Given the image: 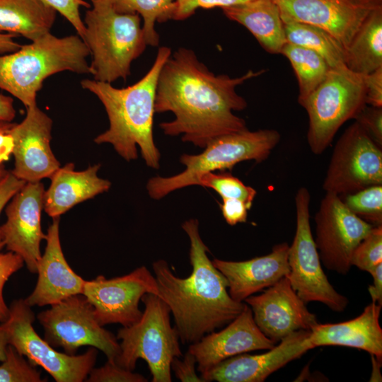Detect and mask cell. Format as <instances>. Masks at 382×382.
I'll return each mask as SVG.
<instances>
[{
	"label": "cell",
	"instance_id": "obj_45",
	"mask_svg": "<svg viewBox=\"0 0 382 382\" xmlns=\"http://www.w3.org/2000/svg\"><path fill=\"white\" fill-rule=\"evenodd\" d=\"M373 284L368 288L372 301L382 306V263L378 264L370 273Z\"/></svg>",
	"mask_w": 382,
	"mask_h": 382
},
{
	"label": "cell",
	"instance_id": "obj_21",
	"mask_svg": "<svg viewBox=\"0 0 382 382\" xmlns=\"http://www.w3.org/2000/svg\"><path fill=\"white\" fill-rule=\"evenodd\" d=\"M59 219L54 218L47 228L45 250L37 266V281L25 299L30 307L51 306L83 292L85 280L70 267L62 252Z\"/></svg>",
	"mask_w": 382,
	"mask_h": 382
},
{
	"label": "cell",
	"instance_id": "obj_26",
	"mask_svg": "<svg viewBox=\"0 0 382 382\" xmlns=\"http://www.w3.org/2000/svg\"><path fill=\"white\" fill-rule=\"evenodd\" d=\"M57 13L41 0H0V32L36 40L50 33Z\"/></svg>",
	"mask_w": 382,
	"mask_h": 382
},
{
	"label": "cell",
	"instance_id": "obj_34",
	"mask_svg": "<svg viewBox=\"0 0 382 382\" xmlns=\"http://www.w3.org/2000/svg\"><path fill=\"white\" fill-rule=\"evenodd\" d=\"M40 372L11 345L0 364V382H42Z\"/></svg>",
	"mask_w": 382,
	"mask_h": 382
},
{
	"label": "cell",
	"instance_id": "obj_10",
	"mask_svg": "<svg viewBox=\"0 0 382 382\" xmlns=\"http://www.w3.org/2000/svg\"><path fill=\"white\" fill-rule=\"evenodd\" d=\"M35 315L25 299L14 300L8 317L1 323L8 345L25 356L34 366L42 367L57 382H82L93 368L98 351L91 347L81 355H69L54 349L35 331Z\"/></svg>",
	"mask_w": 382,
	"mask_h": 382
},
{
	"label": "cell",
	"instance_id": "obj_17",
	"mask_svg": "<svg viewBox=\"0 0 382 382\" xmlns=\"http://www.w3.org/2000/svg\"><path fill=\"white\" fill-rule=\"evenodd\" d=\"M26 110L25 118L10 130L14 158L11 171L25 183L39 182L50 178L60 163L50 146L52 119L37 105Z\"/></svg>",
	"mask_w": 382,
	"mask_h": 382
},
{
	"label": "cell",
	"instance_id": "obj_22",
	"mask_svg": "<svg viewBox=\"0 0 382 382\" xmlns=\"http://www.w3.org/2000/svg\"><path fill=\"white\" fill-rule=\"evenodd\" d=\"M289 245H275L265 255L243 261H228L214 258L213 265L226 277L231 297L244 302L248 297L267 288L289 272Z\"/></svg>",
	"mask_w": 382,
	"mask_h": 382
},
{
	"label": "cell",
	"instance_id": "obj_29",
	"mask_svg": "<svg viewBox=\"0 0 382 382\" xmlns=\"http://www.w3.org/2000/svg\"><path fill=\"white\" fill-rule=\"evenodd\" d=\"M281 54L288 59L296 76L301 105L322 83L330 68L320 55L294 44L286 42Z\"/></svg>",
	"mask_w": 382,
	"mask_h": 382
},
{
	"label": "cell",
	"instance_id": "obj_3",
	"mask_svg": "<svg viewBox=\"0 0 382 382\" xmlns=\"http://www.w3.org/2000/svg\"><path fill=\"white\" fill-rule=\"evenodd\" d=\"M170 54V48L159 47L148 72L125 88H115L110 83L93 79L81 81V87L102 103L109 120V128L94 139L95 143L112 144L127 161L137 158L138 146L146 164L159 168L160 152L153 136L155 99L160 71Z\"/></svg>",
	"mask_w": 382,
	"mask_h": 382
},
{
	"label": "cell",
	"instance_id": "obj_20",
	"mask_svg": "<svg viewBox=\"0 0 382 382\" xmlns=\"http://www.w3.org/2000/svg\"><path fill=\"white\" fill-rule=\"evenodd\" d=\"M276 344L260 331L251 308L245 303L241 313L225 328L190 344L187 350L195 356L201 375L228 358L252 351L267 350Z\"/></svg>",
	"mask_w": 382,
	"mask_h": 382
},
{
	"label": "cell",
	"instance_id": "obj_25",
	"mask_svg": "<svg viewBox=\"0 0 382 382\" xmlns=\"http://www.w3.org/2000/svg\"><path fill=\"white\" fill-rule=\"evenodd\" d=\"M221 9L228 19L246 28L266 52L281 54L287 42L279 8L273 0H250Z\"/></svg>",
	"mask_w": 382,
	"mask_h": 382
},
{
	"label": "cell",
	"instance_id": "obj_33",
	"mask_svg": "<svg viewBox=\"0 0 382 382\" xmlns=\"http://www.w3.org/2000/svg\"><path fill=\"white\" fill-rule=\"evenodd\" d=\"M382 263V225L374 226L355 248L351 258L352 266L371 273Z\"/></svg>",
	"mask_w": 382,
	"mask_h": 382
},
{
	"label": "cell",
	"instance_id": "obj_13",
	"mask_svg": "<svg viewBox=\"0 0 382 382\" xmlns=\"http://www.w3.org/2000/svg\"><path fill=\"white\" fill-rule=\"evenodd\" d=\"M146 293L158 296V286L154 275L141 266L121 277L107 279L99 275L85 281L82 294L93 306L100 325L118 323L127 327L140 319L139 301Z\"/></svg>",
	"mask_w": 382,
	"mask_h": 382
},
{
	"label": "cell",
	"instance_id": "obj_27",
	"mask_svg": "<svg viewBox=\"0 0 382 382\" xmlns=\"http://www.w3.org/2000/svg\"><path fill=\"white\" fill-rule=\"evenodd\" d=\"M345 65L366 75L382 66V5L364 20L346 48Z\"/></svg>",
	"mask_w": 382,
	"mask_h": 382
},
{
	"label": "cell",
	"instance_id": "obj_49",
	"mask_svg": "<svg viewBox=\"0 0 382 382\" xmlns=\"http://www.w3.org/2000/svg\"><path fill=\"white\" fill-rule=\"evenodd\" d=\"M93 7L105 6L112 5V0H89Z\"/></svg>",
	"mask_w": 382,
	"mask_h": 382
},
{
	"label": "cell",
	"instance_id": "obj_5",
	"mask_svg": "<svg viewBox=\"0 0 382 382\" xmlns=\"http://www.w3.org/2000/svg\"><path fill=\"white\" fill-rule=\"evenodd\" d=\"M83 21V41L92 56L89 74L93 80L112 83L125 79L132 62L147 46L140 16L119 13L110 5L89 8Z\"/></svg>",
	"mask_w": 382,
	"mask_h": 382
},
{
	"label": "cell",
	"instance_id": "obj_4",
	"mask_svg": "<svg viewBox=\"0 0 382 382\" xmlns=\"http://www.w3.org/2000/svg\"><path fill=\"white\" fill-rule=\"evenodd\" d=\"M89 55L78 35L58 37L49 33L15 52L0 54V89L26 108L36 105L37 92L47 77L64 71L89 74Z\"/></svg>",
	"mask_w": 382,
	"mask_h": 382
},
{
	"label": "cell",
	"instance_id": "obj_18",
	"mask_svg": "<svg viewBox=\"0 0 382 382\" xmlns=\"http://www.w3.org/2000/svg\"><path fill=\"white\" fill-rule=\"evenodd\" d=\"M244 303L251 308L260 331L276 343L296 331L311 330L318 323L286 277L262 294L248 297Z\"/></svg>",
	"mask_w": 382,
	"mask_h": 382
},
{
	"label": "cell",
	"instance_id": "obj_11",
	"mask_svg": "<svg viewBox=\"0 0 382 382\" xmlns=\"http://www.w3.org/2000/svg\"><path fill=\"white\" fill-rule=\"evenodd\" d=\"M37 319L44 328L45 340L69 355H75L83 346L96 347L112 361L120 353L117 337L99 324L93 306L83 294L51 305L37 315Z\"/></svg>",
	"mask_w": 382,
	"mask_h": 382
},
{
	"label": "cell",
	"instance_id": "obj_1",
	"mask_svg": "<svg viewBox=\"0 0 382 382\" xmlns=\"http://www.w3.org/2000/svg\"><path fill=\"white\" fill-rule=\"evenodd\" d=\"M265 69L249 70L238 77L216 75L190 49L179 47L164 63L156 92L155 112H171L175 119L160 124L169 136L204 148L212 139L248 129L245 120L233 111L248 104L236 88L259 76Z\"/></svg>",
	"mask_w": 382,
	"mask_h": 382
},
{
	"label": "cell",
	"instance_id": "obj_37",
	"mask_svg": "<svg viewBox=\"0 0 382 382\" xmlns=\"http://www.w3.org/2000/svg\"><path fill=\"white\" fill-rule=\"evenodd\" d=\"M4 248L5 245L3 241H0V323L6 321L9 314V307L5 303L3 295L4 285L9 277L24 265L19 255L11 251L4 253Z\"/></svg>",
	"mask_w": 382,
	"mask_h": 382
},
{
	"label": "cell",
	"instance_id": "obj_23",
	"mask_svg": "<svg viewBox=\"0 0 382 382\" xmlns=\"http://www.w3.org/2000/svg\"><path fill=\"white\" fill-rule=\"evenodd\" d=\"M381 306L372 301L357 317L337 323H317L310 330L314 347L344 346L364 350L381 362L382 329L379 323Z\"/></svg>",
	"mask_w": 382,
	"mask_h": 382
},
{
	"label": "cell",
	"instance_id": "obj_9",
	"mask_svg": "<svg viewBox=\"0 0 382 382\" xmlns=\"http://www.w3.org/2000/svg\"><path fill=\"white\" fill-rule=\"evenodd\" d=\"M310 202L308 190L300 187L295 195L296 231L292 243L289 246V272L286 277L306 303L320 302L335 312H342L348 304V299L334 289L323 270L311 229Z\"/></svg>",
	"mask_w": 382,
	"mask_h": 382
},
{
	"label": "cell",
	"instance_id": "obj_38",
	"mask_svg": "<svg viewBox=\"0 0 382 382\" xmlns=\"http://www.w3.org/2000/svg\"><path fill=\"white\" fill-rule=\"evenodd\" d=\"M63 16L74 28L77 35L83 40L85 25L80 16V7L90 8L85 0H41Z\"/></svg>",
	"mask_w": 382,
	"mask_h": 382
},
{
	"label": "cell",
	"instance_id": "obj_24",
	"mask_svg": "<svg viewBox=\"0 0 382 382\" xmlns=\"http://www.w3.org/2000/svg\"><path fill=\"white\" fill-rule=\"evenodd\" d=\"M73 163L60 167L50 178L44 194V209L52 219L60 217L75 205L107 192L111 183L98 176L100 164L75 170Z\"/></svg>",
	"mask_w": 382,
	"mask_h": 382
},
{
	"label": "cell",
	"instance_id": "obj_16",
	"mask_svg": "<svg viewBox=\"0 0 382 382\" xmlns=\"http://www.w3.org/2000/svg\"><path fill=\"white\" fill-rule=\"evenodd\" d=\"M283 23L313 25L330 33L345 47L382 0H273Z\"/></svg>",
	"mask_w": 382,
	"mask_h": 382
},
{
	"label": "cell",
	"instance_id": "obj_7",
	"mask_svg": "<svg viewBox=\"0 0 382 382\" xmlns=\"http://www.w3.org/2000/svg\"><path fill=\"white\" fill-rule=\"evenodd\" d=\"M141 301L144 305L140 319L122 327L117 334L120 340L115 363L133 371L139 359L147 363L152 382L172 381L170 364L174 357H183L176 328L170 323V311L158 296L146 293Z\"/></svg>",
	"mask_w": 382,
	"mask_h": 382
},
{
	"label": "cell",
	"instance_id": "obj_32",
	"mask_svg": "<svg viewBox=\"0 0 382 382\" xmlns=\"http://www.w3.org/2000/svg\"><path fill=\"white\" fill-rule=\"evenodd\" d=\"M198 185L215 190L222 199L236 198L245 202L250 207L257 194L250 186L245 185L230 173H215L209 172L199 176Z\"/></svg>",
	"mask_w": 382,
	"mask_h": 382
},
{
	"label": "cell",
	"instance_id": "obj_12",
	"mask_svg": "<svg viewBox=\"0 0 382 382\" xmlns=\"http://www.w3.org/2000/svg\"><path fill=\"white\" fill-rule=\"evenodd\" d=\"M376 185H382L381 147L354 121L334 146L323 189L341 196Z\"/></svg>",
	"mask_w": 382,
	"mask_h": 382
},
{
	"label": "cell",
	"instance_id": "obj_41",
	"mask_svg": "<svg viewBox=\"0 0 382 382\" xmlns=\"http://www.w3.org/2000/svg\"><path fill=\"white\" fill-rule=\"evenodd\" d=\"M219 207L225 221L231 226L245 222L250 209L245 202L236 198L222 199Z\"/></svg>",
	"mask_w": 382,
	"mask_h": 382
},
{
	"label": "cell",
	"instance_id": "obj_36",
	"mask_svg": "<svg viewBox=\"0 0 382 382\" xmlns=\"http://www.w3.org/2000/svg\"><path fill=\"white\" fill-rule=\"evenodd\" d=\"M249 1L250 0H175L169 20H185L192 16L198 8H223Z\"/></svg>",
	"mask_w": 382,
	"mask_h": 382
},
{
	"label": "cell",
	"instance_id": "obj_30",
	"mask_svg": "<svg viewBox=\"0 0 382 382\" xmlns=\"http://www.w3.org/2000/svg\"><path fill=\"white\" fill-rule=\"evenodd\" d=\"M175 0H112L113 8L122 13H137L143 20L142 30L147 45L156 47L159 35L156 22L169 20Z\"/></svg>",
	"mask_w": 382,
	"mask_h": 382
},
{
	"label": "cell",
	"instance_id": "obj_15",
	"mask_svg": "<svg viewBox=\"0 0 382 382\" xmlns=\"http://www.w3.org/2000/svg\"><path fill=\"white\" fill-rule=\"evenodd\" d=\"M45 191L41 181L25 183L5 207L6 220L1 225L6 249L19 255L31 273H37L46 238L41 228Z\"/></svg>",
	"mask_w": 382,
	"mask_h": 382
},
{
	"label": "cell",
	"instance_id": "obj_28",
	"mask_svg": "<svg viewBox=\"0 0 382 382\" xmlns=\"http://www.w3.org/2000/svg\"><path fill=\"white\" fill-rule=\"evenodd\" d=\"M287 42L311 50L320 55L330 69L346 66V48L326 30L306 23H284Z\"/></svg>",
	"mask_w": 382,
	"mask_h": 382
},
{
	"label": "cell",
	"instance_id": "obj_46",
	"mask_svg": "<svg viewBox=\"0 0 382 382\" xmlns=\"http://www.w3.org/2000/svg\"><path fill=\"white\" fill-rule=\"evenodd\" d=\"M16 117L13 100L0 93V121L12 122Z\"/></svg>",
	"mask_w": 382,
	"mask_h": 382
},
{
	"label": "cell",
	"instance_id": "obj_8",
	"mask_svg": "<svg viewBox=\"0 0 382 382\" xmlns=\"http://www.w3.org/2000/svg\"><path fill=\"white\" fill-rule=\"evenodd\" d=\"M363 75L344 66L330 69L322 83L301 104L308 116L307 141L323 154L339 129L366 105Z\"/></svg>",
	"mask_w": 382,
	"mask_h": 382
},
{
	"label": "cell",
	"instance_id": "obj_14",
	"mask_svg": "<svg viewBox=\"0 0 382 382\" xmlns=\"http://www.w3.org/2000/svg\"><path fill=\"white\" fill-rule=\"evenodd\" d=\"M314 221V241L321 263L346 274L355 248L374 226L350 212L338 195L329 192L322 199Z\"/></svg>",
	"mask_w": 382,
	"mask_h": 382
},
{
	"label": "cell",
	"instance_id": "obj_44",
	"mask_svg": "<svg viewBox=\"0 0 382 382\" xmlns=\"http://www.w3.org/2000/svg\"><path fill=\"white\" fill-rule=\"evenodd\" d=\"M25 181L17 178L11 171L0 181V215L13 196L24 185ZM0 241H2L0 225Z\"/></svg>",
	"mask_w": 382,
	"mask_h": 382
},
{
	"label": "cell",
	"instance_id": "obj_31",
	"mask_svg": "<svg viewBox=\"0 0 382 382\" xmlns=\"http://www.w3.org/2000/svg\"><path fill=\"white\" fill-rule=\"evenodd\" d=\"M346 207L373 226L382 225V185L339 196Z\"/></svg>",
	"mask_w": 382,
	"mask_h": 382
},
{
	"label": "cell",
	"instance_id": "obj_47",
	"mask_svg": "<svg viewBox=\"0 0 382 382\" xmlns=\"http://www.w3.org/2000/svg\"><path fill=\"white\" fill-rule=\"evenodd\" d=\"M15 37V35L0 32V54L15 52L21 47L14 40Z\"/></svg>",
	"mask_w": 382,
	"mask_h": 382
},
{
	"label": "cell",
	"instance_id": "obj_19",
	"mask_svg": "<svg viewBox=\"0 0 382 382\" xmlns=\"http://www.w3.org/2000/svg\"><path fill=\"white\" fill-rule=\"evenodd\" d=\"M310 330H298L260 354L243 353L228 358L203 374L204 382H262L274 371L313 349Z\"/></svg>",
	"mask_w": 382,
	"mask_h": 382
},
{
	"label": "cell",
	"instance_id": "obj_35",
	"mask_svg": "<svg viewBox=\"0 0 382 382\" xmlns=\"http://www.w3.org/2000/svg\"><path fill=\"white\" fill-rule=\"evenodd\" d=\"M88 382H146L148 380L141 374L134 373L108 360L100 368H93L88 375Z\"/></svg>",
	"mask_w": 382,
	"mask_h": 382
},
{
	"label": "cell",
	"instance_id": "obj_48",
	"mask_svg": "<svg viewBox=\"0 0 382 382\" xmlns=\"http://www.w3.org/2000/svg\"><path fill=\"white\" fill-rule=\"evenodd\" d=\"M8 345L6 333L0 325V362L6 359L7 347Z\"/></svg>",
	"mask_w": 382,
	"mask_h": 382
},
{
	"label": "cell",
	"instance_id": "obj_40",
	"mask_svg": "<svg viewBox=\"0 0 382 382\" xmlns=\"http://www.w3.org/2000/svg\"><path fill=\"white\" fill-rule=\"evenodd\" d=\"M197 361L195 356L188 350L181 360L174 357L170 364V369L175 377L182 382H204L196 372Z\"/></svg>",
	"mask_w": 382,
	"mask_h": 382
},
{
	"label": "cell",
	"instance_id": "obj_39",
	"mask_svg": "<svg viewBox=\"0 0 382 382\" xmlns=\"http://www.w3.org/2000/svg\"><path fill=\"white\" fill-rule=\"evenodd\" d=\"M354 120L378 146L382 147V107L366 105Z\"/></svg>",
	"mask_w": 382,
	"mask_h": 382
},
{
	"label": "cell",
	"instance_id": "obj_43",
	"mask_svg": "<svg viewBox=\"0 0 382 382\" xmlns=\"http://www.w3.org/2000/svg\"><path fill=\"white\" fill-rule=\"evenodd\" d=\"M12 122L0 121V181L7 174L5 162L11 155L12 140L10 130L13 126Z\"/></svg>",
	"mask_w": 382,
	"mask_h": 382
},
{
	"label": "cell",
	"instance_id": "obj_2",
	"mask_svg": "<svg viewBox=\"0 0 382 382\" xmlns=\"http://www.w3.org/2000/svg\"><path fill=\"white\" fill-rule=\"evenodd\" d=\"M182 228L190 240V275L176 276L164 260L155 261L152 268L158 296L170 308L180 341L192 344L229 323L245 303L228 294L226 277L207 255L209 248L199 235L198 220H187Z\"/></svg>",
	"mask_w": 382,
	"mask_h": 382
},
{
	"label": "cell",
	"instance_id": "obj_42",
	"mask_svg": "<svg viewBox=\"0 0 382 382\" xmlns=\"http://www.w3.org/2000/svg\"><path fill=\"white\" fill-rule=\"evenodd\" d=\"M363 76L366 104L382 107V66Z\"/></svg>",
	"mask_w": 382,
	"mask_h": 382
},
{
	"label": "cell",
	"instance_id": "obj_6",
	"mask_svg": "<svg viewBox=\"0 0 382 382\" xmlns=\"http://www.w3.org/2000/svg\"><path fill=\"white\" fill-rule=\"evenodd\" d=\"M280 140L279 133L272 129H245L218 136L211 139L197 155L183 154L181 163L185 169L180 173L163 178H151L147 183L149 196L159 199L178 189L198 185L202 175L216 170H231L244 161L260 163L266 160Z\"/></svg>",
	"mask_w": 382,
	"mask_h": 382
}]
</instances>
